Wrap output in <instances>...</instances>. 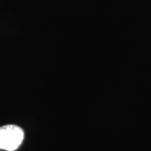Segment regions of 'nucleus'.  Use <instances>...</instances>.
<instances>
[{
  "label": "nucleus",
  "instance_id": "nucleus-1",
  "mask_svg": "<svg viewBox=\"0 0 151 151\" xmlns=\"http://www.w3.org/2000/svg\"><path fill=\"white\" fill-rule=\"evenodd\" d=\"M24 138V130L20 127L9 124L0 127V150L15 151L21 145Z\"/></svg>",
  "mask_w": 151,
  "mask_h": 151
}]
</instances>
